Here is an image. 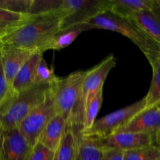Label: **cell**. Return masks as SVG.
Here are the masks:
<instances>
[{
  "label": "cell",
  "mask_w": 160,
  "mask_h": 160,
  "mask_svg": "<svg viewBox=\"0 0 160 160\" xmlns=\"http://www.w3.org/2000/svg\"><path fill=\"white\" fill-rule=\"evenodd\" d=\"M65 17L62 10L28 17L0 38V45H10L31 52H45L47 45L61 30Z\"/></svg>",
  "instance_id": "1"
},
{
  "label": "cell",
  "mask_w": 160,
  "mask_h": 160,
  "mask_svg": "<svg viewBox=\"0 0 160 160\" xmlns=\"http://www.w3.org/2000/svg\"><path fill=\"white\" fill-rule=\"evenodd\" d=\"M85 74L86 71L78 70L65 78H59L52 85L56 114L64 117L67 122V129L77 134L83 131L84 117L81 110V97Z\"/></svg>",
  "instance_id": "2"
},
{
  "label": "cell",
  "mask_w": 160,
  "mask_h": 160,
  "mask_svg": "<svg viewBox=\"0 0 160 160\" xmlns=\"http://www.w3.org/2000/svg\"><path fill=\"white\" fill-rule=\"evenodd\" d=\"M87 24L93 29L109 30L127 37L140 48L148 62L160 54V45L145 34L129 18L122 17L108 10L94 17Z\"/></svg>",
  "instance_id": "3"
},
{
  "label": "cell",
  "mask_w": 160,
  "mask_h": 160,
  "mask_svg": "<svg viewBox=\"0 0 160 160\" xmlns=\"http://www.w3.org/2000/svg\"><path fill=\"white\" fill-rule=\"evenodd\" d=\"M52 85L34 84L27 90L12 95L0 106L2 130L17 128L23 119L45 102Z\"/></svg>",
  "instance_id": "4"
},
{
  "label": "cell",
  "mask_w": 160,
  "mask_h": 160,
  "mask_svg": "<svg viewBox=\"0 0 160 160\" xmlns=\"http://www.w3.org/2000/svg\"><path fill=\"white\" fill-rule=\"evenodd\" d=\"M145 98L128 106L110 112L97 120L89 130L81 132V135L91 139H99L109 136L128 124L138 113L145 109Z\"/></svg>",
  "instance_id": "5"
},
{
  "label": "cell",
  "mask_w": 160,
  "mask_h": 160,
  "mask_svg": "<svg viewBox=\"0 0 160 160\" xmlns=\"http://www.w3.org/2000/svg\"><path fill=\"white\" fill-rule=\"evenodd\" d=\"M56 115L51 91L43 103L33 109L17 127L27 142L34 148L50 120Z\"/></svg>",
  "instance_id": "6"
},
{
  "label": "cell",
  "mask_w": 160,
  "mask_h": 160,
  "mask_svg": "<svg viewBox=\"0 0 160 160\" xmlns=\"http://www.w3.org/2000/svg\"><path fill=\"white\" fill-rule=\"evenodd\" d=\"M61 10L65 12L61 29L84 24L98 14L109 10L108 0H62Z\"/></svg>",
  "instance_id": "7"
},
{
  "label": "cell",
  "mask_w": 160,
  "mask_h": 160,
  "mask_svg": "<svg viewBox=\"0 0 160 160\" xmlns=\"http://www.w3.org/2000/svg\"><path fill=\"white\" fill-rule=\"evenodd\" d=\"M116 65L117 59L113 54H110L92 69L86 70L81 97V110L83 117L88 105L92 101L98 92L103 90L106 79Z\"/></svg>",
  "instance_id": "8"
},
{
  "label": "cell",
  "mask_w": 160,
  "mask_h": 160,
  "mask_svg": "<svg viewBox=\"0 0 160 160\" xmlns=\"http://www.w3.org/2000/svg\"><path fill=\"white\" fill-rule=\"evenodd\" d=\"M98 147L106 149L126 152L156 144V136L152 134L118 131L99 139H92Z\"/></svg>",
  "instance_id": "9"
},
{
  "label": "cell",
  "mask_w": 160,
  "mask_h": 160,
  "mask_svg": "<svg viewBox=\"0 0 160 160\" xmlns=\"http://www.w3.org/2000/svg\"><path fill=\"white\" fill-rule=\"evenodd\" d=\"M32 151L18 128L2 130L1 160H28Z\"/></svg>",
  "instance_id": "10"
},
{
  "label": "cell",
  "mask_w": 160,
  "mask_h": 160,
  "mask_svg": "<svg viewBox=\"0 0 160 160\" xmlns=\"http://www.w3.org/2000/svg\"><path fill=\"white\" fill-rule=\"evenodd\" d=\"M118 131L147 133L156 136L160 131V103L144 109Z\"/></svg>",
  "instance_id": "11"
},
{
  "label": "cell",
  "mask_w": 160,
  "mask_h": 160,
  "mask_svg": "<svg viewBox=\"0 0 160 160\" xmlns=\"http://www.w3.org/2000/svg\"><path fill=\"white\" fill-rule=\"evenodd\" d=\"M34 52L10 45H0V55L3 70L10 88L19 70Z\"/></svg>",
  "instance_id": "12"
},
{
  "label": "cell",
  "mask_w": 160,
  "mask_h": 160,
  "mask_svg": "<svg viewBox=\"0 0 160 160\" xmlns=\"http://www.w3.org/2000/svg\"><path fill=\"white\" fill-rule=\"evenodd\" d=\"M43 58V52H34L28 60L20 68L11 85L12 95L18 94L34 86L35 74L39 62Z\"/></svg>",
  "instance_id": "13"
},
{
  "label": "cell",
  "mask_w": 160,
  "mask_h": 160,
  "mask_svg": "<svg viewBox=\"0 0 160 160\" xmlns=\"http://www.w3.org/2000/svg\"><path fill=\"white\" fill-rule=\"evenodd\" d=\"M132 20L145 34L160 45V6L152 10H145L130 16Z\"/></svg>",
  "instance_id": "14"
},
{
  "label": "cell",
  "mask_w": 160,
  "mask_h": 160,
  "mask_svg": "<svg viewBox=\"0 0 160 160\" xmlns=\"http://www.w3.org/2000/svg\"><path fill=\"white\" fill-rule=\"evenodd\" d=\"M67 130V120L62 116L56 114L42 131L38 142L55 152L62 142Z\"/></svg>",
  "instance_id": "15"
},
{
  "label": "cell",
  "mask_w": 160,
  "mask_h": 160,
  "mask_svg": "<svg viewBox=\"0 0 160 160\" xmlns=\"http://www.w3.org/2000/svg\"><path fill=\"white\" fill-rule=\"evenodd\" d=\"M109 11L122 17H129L135 12L152 10L157 6L156 0H108Z\"/></svg>",
  "instance_id": "16"
},
{
  "label": "cell",
  "mask_w": 160,
  "mask_h": 160,
  "mask_svg": "<svg viewBox=\"0 0 160 160\" xmlns=\"http://www.w3.org/2000/svg\"><path fill=\"white\" fill-rule=\"evenodd\" d=\"M92 29L93 28L87 23L61 29L47 45L45 52L48 50H61L64 48H67L76 40L77 38L83 31Z\"/></svg>",
  "instance_id": "17"
},
{
  "label": "cell",
  "mask_w": 160,
  "mask_h": 160,
  "mask_svg": "<svg viewBox=\"0 0 160 160\" xmlns=\"http://www.w3.org/2000/svg\"><path fill=\"white\" fill-rule=\"evenodd\" d=\"M78 137L73 131L67 129L62 142L54 153V160H77Z\"/></svg>",
  "instance_id": "18"
},
{
  "label": "cell",
  "mask_w": 160,
  "mask_h": 160,
  "mask_svg": "<svg viewBox=\"0 0 160 160\" xmlns=\"http://www.w3.org/2000/svg\"><path fill=\"white\" fill-rule=\"evenodd\" d=\"M149 62L152 68V79L148 94L145 96V108L160 103V54Z\"/></svg>",
  "instance_id": "19"
},
{
  "label": "cell",
  "mask_w": 160,
  "mask_h": 160,
  "mask_svg": "<svg viewBox=\"0 0 160 160\" xmlns=\"http://www.w3.org/2000/svg\"><path fill=\"white\" fill-rule=\"evenodd\" d=\"M78 137V152L77 160H102L104 150L98 147L94 140L84 137L80 133Z\"/></svg>",
  "instance_id": "20"
},
{
  "label": "cell",
  "mask_w": 160,
  "mask_h": 160,
  "mask_svg": "<svg viewBox=\"0 0 160 160\" xmlns=\"http://www.w3.org/2000/svg\"><path fill=\"white\" fill-rule=\"evenodd\" d=\"M29 17V14L18 13L0 9V38L23 23Z\"/></svg>",
  "instance_id": "21"
},
{
  "label": "cell",
  "mask_w": 160,
  "mask_h": 160,
  "mask_svg": "<svg viewBox=\"0 0 160 160\" xmlns=\"http://www.w3.org/2000/svg\"><path fill=\"white\" fill-rule=\"evenodd\" d=\"M103 102V90L97 93L95 98L86 107L84 112V123H83V131L90 129L95 122L96 121L97 116L100 111Z\"/></svg>",
  "instance_id": "22"
},
{
  "label": "cell",
  "mask_w": 160,
  "mask_h": 160,
  "mask_svg": "<svg viewBox=\"0 0 160 160\" xmlns=\"http://www.w3.org/2000/svg\"><path fill=\"white\" fill-rule=\"evenodd\" d=\"M124 160H158L160 157V146L149 145L123 152Z\"/></svg>",
  "instance_id": "23"
},
{
  "label": "cell",
  "mask_w": 160,
  "mask_h": 160,
  "mask_svg": "<svg viewBox=\"0 0 160 160\" xmlns=\"http://www.w3.org/2000/svg\"><path fill=\"white\" fill-rule=\"evenodd\" d=\"M59 78L55 73L54 68L47 64L44 58L41 59L37 67L35 74V84H43V85H52L57 82Z\"/></svg>",
  "instance_id": "24"
},
{
  "label": "cell",
  "mask_w": 160,
  "mask_h": 160,
  "mask_svg": "<svg viewBox=\"0 0 160 160\" xmlns=\"http://www.w3.org/2000/svg\"><path fill=\"white\" fill-rule=\"evenodd\" d=\"M62 1V0H33L28 14L34 16L60 11Z\"/></svg>",
  "instance_id": "25"
},
{
  "label": "cell",
  "mask_w": 160,
  "mask_h": 160,
  "mask_svg": "<svg viewBox=\"0 0 160 160\" xmlns=\"http://www.w3.org/2000/svg\"><path fill=\"white\" fill-rule=\"evenodd\" d=\"M33 0H0V9L18 12L22 14H28Z\"/></svg>",
  "instance_id": "26"
},
{
  "label": "cell",
  "mask_w": 160,
  "mask_h": 160,
  "mask_svg": "<svg viewBox=\"0 0 160 160\" xmlns=\"http://www.w3.org/2000/svg\"><path fill=\"white\" fill-rule=\"evenodd\" d=\"M12 95L11 88L6 80L0 55V106Z\"/></svg>",
  "instance_id": "27"
},
{
  "label": "cell",
  "mask_w": 160,
  "mask_h": 160,
  "mask_svg": "<svg viewBox=\"0 0 160 160\" xmlns=\"http://www.w3.org/2000/svg\"><path fill=\"white\" fill-rule=\"evenodd\" d=\"M54 152L44 147L42 144L38 142L33 148L28 160H54Z\"/></svg>",
  "instance_id": "28"
},
{
  "label": "cell",
  "mask_w": 160,
  "mask_h": 160,
  "mask_svg": "<svg viewBox=\"0 0 160 160\" xmlns=\"http://www.w3.org/2000/svg\"><path fill=\"white\" fill-rule=\"evenodd\" d=\"M102 160H124L123 152L117 149L104 150Z\"/></svg>",
  "instance_id": "29"
},
{
  "label": "cell",
  "mask_w": 160,
  "mask_h": 160,
  "mask_svg": "<svg viewBox=\"0 0 160 160\" xmlns=\"http://www.w3.org/2000/svg\"><path fill=\"white\" fill-rule=\"evenodd\" d=\"M156 143L160 146V131H159L156 135Z\"/></svg>",
  "instance_id": "30"
},
{
  "label": "cell",
  "mask_w": 160,
  "mask_h": 160,
  "mask_svg": "<svg viewBox=\"0 0 160 160\" xmlns=\"http://www.w3.org/2000/svg\"><path fill=\"white\" fill-rule=\"evenodd\" d=\"M1 139H2V128H0V160H1Z\"/></svg>",
  "instance_id": "31"
},
{
  "label": "cell",
  "mask_w": 160,
  "mask_h": 160,
  "mask_svg": "<svg viewBox=\"0 0 160 160\" xmlns=\"http://www.w3.org/2000/svg\"><path fill=\"white\" fill-rule=\"evenodd\" d=\"M156 2H157L158 5L160 6V0H156Z\"/></svg>",
  "instance_id": "32"
},
{
  "label": "cell",
  "mask_w": 160,
  "mask_h": 160,
  "mask_svg": "<svg viewBox=\"0 0 160 160\" xmlns=\"http://www.w3.org/2000/svg\"><path fill=\"white\" fill-rule=\"evenodd\" d=\"M158 160H160V157H159V159H158Z\"/></svg>",
  "instance_id": "33"
}]
</instances>
